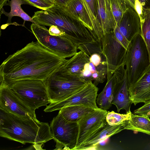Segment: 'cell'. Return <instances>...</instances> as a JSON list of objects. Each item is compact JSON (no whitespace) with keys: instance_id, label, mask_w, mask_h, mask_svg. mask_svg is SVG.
<instances>
[{"instance_id":"1","label":"cell","mask_w":150,"mask_h":150,"mask_svg":"<svg viewBox=\"0 0 150 150\" xmlns=\"http://www.w3.org/2000/svg\"><path fill=\"white\" fill-rule=\"evenodd\" d=\"M67 60L48 50L38 41H33L9 55L2 63L0 82L10 86L23 79L44 81Z\"/></svg>"},{"instance_id":"2","label":"cell","mask_w":150,"mask_h":150,"mask_svg":"<svg viewBox=\"0 0 150 150\" xmlns=\"http://www.w3.org/2000/svg\"><path fill=\"white\" fill-rule=\"evenodd\" d=\"M0 136L23 144H34L39 148L53 138L48 123L23 118L0 108Z\"/></svg>"},{"instance_id":"3","label":"cell","mask_w":150,"mask_h":150,"mask_svg":"<svg viewBox=\"0 0 150 150\" xmlns=\"http://www.w3.org/2000/svg\"><path fill=\"white\" fill-rule=\"evenodd\" d=\"M61 66L44 81L50 103H58L66 99L80 90L88 82L80 77L64 74L61 71Z\"/></svg>"},{"instance_id":"4","label":"cell","mask_w":150,"mask_h":150,"mask_svg":"<svg viewBox=\"0 0 150 150\" xmlns=\"http://www.w3.org/2000/svg\"><path fill=\"white\" fill-rule=\"evenodd\" d=\"M150 63L149 52L140 34L132 40L127 50L125 69L129 87L135 83Z\"/></svg>"},{"instance_id":"5","label":"cell","mask_w":150,"mask_h":150,"mask_svg":"<svg viewBox=\"0 0 150 150\" xmlns=\"http://www.w3.org/2000/svg\"><path fill=\"white\" fill-rule=\"evenodd\" d=\"M10 87L34 111L50 103L47 88L43 81L34 79L20 80L15 82Z\"/></svg>"},{"instance_id":"6","label":"cell","mask_w":150,"mask_h":150,"mask_svg":"<svg viewBox=\"0 0 150 150\" xmlns=\"http://www.w3.org/2000/svg\"><path fill=\"white\" fill-rule=\"evenodd\" d=\"M31 31L37 41L48 50L64 58L72 57L77 52V47L64 36L50 35L45 26L33 23Z\"/></svg>"},{"instance_id":"7","label":"cell","mask_w":150,"mask_h":150,"mask_svg":"<svg viewBox=\"0 0 150 150\" xmlns=\"http://www.w3.org/2000/svg\"><path fill=\"white\" fill-rule=\"evenodd\" d=\"M51 132L56 142L54 150H74L77 142L79 132L77 122L66 120L59 112L54 117L50 125Z\"/></svg>"},{"instance_id":"8","label":"cell","mask_w":150,"mask_h":150,"mask_svg":"<svg viewBox=\"0 0 150 150\" xmlns=\"http://www.w3.org/2000/svg\"><path fill=\"white\" fill-rule=\"evenodd\" d=\"M100 42L108 70L107 79L119 67L125 65L127 50L116 38L114 30L103 36Z\"/></svg>"},{"instance_id":"9","label":"cell","mask_w":150,"mask_h":150,"mask_svg":"<svg viewBox=\"0 0 150 150\" xmlns=\"http://www.w3.org/2000/svg\"><path fill=\"white\" fill-rule=\"evenodd\" d=\"M98 88L93 82L90 81L82 89L71 96L58 103H50L44 111L50 112L59 110L66 107L81 105L98 109L96 100Z\"/></svg>"},{"instance_id":"10","label":"cell","mask_w":150,"mask_h":150,"mask_svg":"<svg viewBox=\"0 0 150 150\" xmlns=\"http://www.w3.org/2000/svg\"><path fill=\"white\" fill-rule=\"evenodd\" d=\"M0 108L18 116L37 119L35 111L23 102L10 87L0 82Z\"/></svg>"},{"instance_id":"11","label":"cell","mask_w":150,"mask_h":150,"mask_svg":"<svg viewBox=\"0 0 150 150\" xmlns=\"http://www.w3.org/2000/svg\"><path fill=\"white\" fill-rule=\"evenodd\" d=\"M108 112L99 108L86 115L77 122L79 132L74 150H79L86 140L104 125Z\"/></svg>"},{"instance_id":"12","label":"cell","mask_w":150,"mask_h":150,"mask_svg":"<svg viewBox=\"0 0 150 150\" xmlns=\"http://www.w3.org/2000/svg\"><path fill=\"white\" fill-rule=\"evenodd\" d=\"M125 65L119 67L115 72L116 78L114 97L112 102L117 108L119 112L121 110H125L126 113L129 112L133 103L129 98L128 84Z\"/></svg>"},{"instance_id":"13","label":"cell","mask_w":150,"mask_h":150,"mask_svg":"<svg viewBox=\"0 0 150 150\" xmlns=\"http://www.w3.org/2000/svg\"><path fill=\"white\" fill-rule=\"evenodd\" d=\"M128 92L134 105L150 100V63L137 81L129 87Z\"/></svg>"},{"instance_id":"14","label":"cell","mask_w":150,"mask_h":150,"mask_svg":"<svg viewBox=\"0 0 150 150\" xmlns=\"http://www.w3.org/2000/svg\"><path fill=\"white\" fill-rule=\"evenodd\" d=\"M118 27L121 33L130 42L137 35L140 34V18L135 10L128 7L124 13Z\"/></svg>"},{"instance_id":"15","label":"cell","mask_w":150,"mask_h":150,"mask_svg":"<svg viewBox=\"0 0 150 150\" xmlns=\"http://www.w3.org/2000/svg\"><path fill=\"white\" fill-rule=\"evenodd\" d=\"M97 22L102 38L113 31L117 25L112 15L109 0H97Z\"/></svg>"},{"instance_id":"16","label":"cell","mask_w":150,"mask_h":150,"mask_svg":"<svg viewBox=\"0 0 150 150\" xmlns=\"http://www.w3.org/2000/svg\"><path fill=\"white\" fill-rule=\"evenodd\" d=\"M108 72L106 61H102L96 66L89 61L85 65L80 77L87 82L93 81V84L97 86L105 81Z\"/></svg>"},{"instance_id":"17","label":"cell","mask_w":150,"mask_h":150,"mask_svg":"<svg viewBox=\"0 0 150 150\" xmlns=\"http://www.w3.org/2000/svg\"><path fill=\"white\" fill-rule=\"evenodd\" d=\"M124 129L122 124L112 126L106 122L102 127L85 141L79 150L88 149L95 146L102 141Z\"/></svg>"},{"instance_id":"18","label":"cell","mask_w":150,"mask_h":150,"mask_svg":"<svg viewBox=\"0 0 150 150\" xmlns=\"http://www.w3.org/2000/svg\"><path fill=\"white\" fill-rule=\"evenodd\" d=\"M59 7L83 23L88 29L93 36L92 24L83 0H73L65 6Z\"/></svg>"},{"instance_id":"19","label":"cell","mask_w":150,"mask_h":150,"mask_svg":"<svg viewBox=\"0 0 150 150\" xmlns=\"http://www.w3.org/2000/svg\"><path fill=\"white\" fill-rule=\"evenodd\" d=\"M90 61L89 58L83 51L77 52L61 66L64 74L80 77L85 65Z\"/></svg>"},{"instance_id":"20","label":"cell","mask_w":150,"mask_h":150,"mask_svg":"<svg viewBox=\"0 0 150 150\" xmlns=\"http://www.w3.org/2000/svg\"><path fill=\"white\" fill-rule=\"evenodd\" d=\"M106 85L102 91L98 95L96 102L98 107L104 110H107L111 107L116 78L115 72L107 79Z\"/></svg>"},{"instance_id":"21","label":"cell","mask_w":150,"mask_h":150,"mask_svg":"<svg viewBox=\"0 0 150 150\" xmlns=\"http://www.w3.org/2000/svg\"><path fill=\"white\" fill-rule=\"evenodd\" d=\"M124 129L142 132L150 135L149 117L132 113L129 119L121 123Z\"/></svg>"},{"instance_id":"22","label":"cell","mask_w":150,"mask_h":150,"mask_svg":"<svg viewBox=\"0 0 150 150\" xmlns=\"http://www.w3.org/2000/svg\"><path fill=\"white\" fill-rule=\"evenodd\" d=\"M95 110L85 105H74L63 108L59 112L67 121L77 122L84 116Z\"/></svg>"},{"instance_id":"23","label":"cell","mask_w":150,"mask_h":150,"mask_svg":"<svg viewBox=\"0 0 150 150\" xmlns=\"http://www.w3.org/2000/svg\"><path fill=\"white\" fill-rule=\"evenodd\" d=\"M6 5H9L11 7V11L9 13L6 12L3 8L0 12V16L1 14H4L8 17L7 23L9 24L11 23V19L13 16H18L21 18L24 21V24L25 21H28L33 23H36L32 17H31L26 13L22 9L21 5L22 4H28L23 0H11L8 1Z\"/></svg>"},{"instance_id":"24","label":"cell","mask_w":150,"mask_h":150,"mask_svg":"<svg viewBox=\"0 0 150 150\" xmlns=\"http://www.w3.org/2000/svg\"><path fill=\"white\" fill-rule=\"evenodd\" d=\"M84 7L91 20L93 32V37L96 41L100 42L102 38L97 22V0H83Z\"/></svg>"},{"instance_id":"25","label":"cell","mask_w":150,"mask_h":150,"mask_svg":"<svg viewBox=\"0 0 150 150\" xmlns=\"http://www.w3.org/2000/svg\"><path fill=\"white\" fill-rule=\"evenodd\" d=\"M140 21V35L146 45L150 62V9H143Z\"/></svg>"},{"instance_id":"26","label":"cell","mask_w":150,"mask_h":150,"mask_svg":"<svg viewBox=\"0 0 150 150\" xmlns=\"http://www.w3.org/2000/svg\"><path fill=\"white\" fill-rule=\"evenodd\" d=\"M112 15L117 25L118 26L122 16L128 9L125 0H109Z\"/></svg>"},{"instance_id":"27","label":"cell","mask_w":150,"mask_h":150,"mask_svg":"<svg viewBox=\"0 0 150 150\" xmlns=\"http://www.w3.org/2000/svg\"><path fill=\"white\" fill-rule=\"evenodd\" d=\"M77 48V49L83 51L89 58L92 54L97 53L100 55L104 59L106 60L103 53L100 42L96 41L94 42L82 44Z\"/></svg>"},{"instance_id":"28","label":"cell","mask_w":150,"mask_h":150,"mask_svg":"<svg viewBox=\"0 0 150 150\" xmlns=\"http://www.w3.org/2000/svg\"><path fill=\"white\" fill-rule=\"evenodd\" d=\"M132 112H131L125 114H120L114 111L108 112L106 120L107 122L111 125L121 124L124 120L129 118Z\"/></svg>"},{"instance_id":"29","label":"cell","mask_w":150,"mask_h":150,"mask_svg":"<svg viewBox=\"0 0 150 150\" xmlns=\"http://www.w3.org/2000/svg\"><path fill=\"white\" fill-rule=\"evenodd\" d=\"M23 0L27 2L29 5L45 11L54 5L49 4L43 0Z\"/></svg>"},{"instance_id":"30","label":"cell","mask_w":150,"mask_h":150,"mask_svg":"<svg viewBox=\"0 0 150 150\" xmlns=\"http://www.w3.org/2000/svg\"><path fill=\"white\" fill-rule=\"evenodd\" d=\"M144 104L141 107L135 110L134 113L150 117V100L145 102Z\"/></svg>"},{"instance_id":"31","label":"cell","mask_w":150,"mask_h":150,"mask_svg":"<svg viewBox=\"0 0 150 150\" xmlns=\"http://www.w3.org/2000/svg\"><path fill=\"white\" fill-rule=\"evenodd\" d=\"M114 32L116 38L127 50L131 42L129 41L119 31L118 26H116L114 30Z\"/></svg>"},{"instance_id":"32","label":"cell","mask_w":150,"mask_h":150,"mask_svg":"<svg viewBox=\"0 0 150 150\" xmlns=\"http://www.w3.org/2000/svg\"><path fill=\"white\" fill-rule=\"evenodd\" d=\"M48 30L50 34L52 35L65 36V33L56 26L52 25L50 26Z\"/></svg>"},{"instance_id":"33","label":"cell","mask_w":150,"mask_h":150,"mask_svg":"<svg viewBox=\"0 0 150 150\" xmlns=\"http://www.w3.org/2000/svg\"><path fill=\"white\" fill-rule=\"evenodd\" d=\"M89 59L90 61L96 66L99 65L102 61H106L100 55L97 53L91 55Z\"/></svg>"},{"instance_id":"34","label":"cell","mask_w":150,"mask_h":150,"mask_svg":"<svg viewBox=\"0 0 150 150\" xmlns=\"http://www.w3.org/2000/svg\"><path fill=\"white\" fill-rule=\"evenodd\" d=\"M135 10L138 14L140 19L143 14V9L138 0H135Z\"/></svg>"},{"instance_id":"35","label":"cell","mask_w":150,"mask_h":150,"mask_svg":"<svg viewBox=\"0 0 150 150\" xmlns=\"http://www.w3.org/2000/svg\"><path fill=\"white\" fill-rule=\"evenodd\" d=\"M140 2L143 9H150V0H138Z\"/></svg>"},{"instance_id":"36","label":"cell","mask_w":150,"mask_h":150,"mask_svg":"<svg viewBox=\"0 0 150 150\" xmlns=\"http://www.w3.org/2000/svg\"><path fill=\"white\" fill-rule=\"evenodd\" d=\"M55 4L60 7L66 6L68 3L73 0H54Z\"/></svg>"},{"instance_id":"37","label":"cell","mask_w":150,"mask_h":150,"mask_svg":"<svg viewBox=\"0 0 150 150\" xmlns=\"http://www.w3.org/2000/svg\"><path fill=\"white\" fill-rule=\"evenodd\" d=\"M127 6L135 10V0H125Z\"/></svg>"},{"instance_id":"38","label":"cell","mask_w":150,"mask_h":150,"mask_svg":"<svg viewBox=\"0 0 150 150\" xmlns=\"http://www.w3.org/2000/svg\"><path fill=\"white\" fill-rule=\"evenodd\" d=\"M8 0H0V11L4 6L6 5Z\"/></svg>"},{"instance_id":"39","label":"cell","mask_w":150,"mask_h":150,"mask_svg":"<svg viewBox=\"0 0 150 150\" xmlns=\"http://www.w3.org/2000/svg\"><path fill=\"white\" fill-rule=\"evenodd\" d=\"M47 3L51 4L52 5H54L55 4V2L54 0H43Z\"/></svg>"}]
</instances>
